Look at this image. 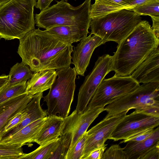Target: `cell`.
Masks as SVG:
<instances>
[{"label":"cell","instance_id":"obj_39","mask_svg":"<svg viewBox=\"0 0 159 159\" xmlns=\"http://www.w3.org/2000/svg\"><path fill=\"white\" fill-rule=\"evenodd\" d=\"M11 0H0V7L7 3Z\"/></svg>","mask_w":159,"mask_h":159},{"label":"cell","instance_id":"obj_21","mask_svg":"<svg viewBox=\"0 0 159 159\" xmlns=\"http://www.w3.org/2000/svg\"><path fill=\"white\" fill-rule=\"evenodd\" d=\"M91 5L90 17L91 19L98 18L107 14L127 9L128 6L134 0H95Z\"/></svg>","mask_w":159,"mask_h":159},{"label":"cell","instance_id":"obj_33","mask_svg":"<svg viewBox=\"0 0 159 159\" xmlns=\"http://www.w3.org/2000/svg\"><path fill=\"white\" fill-rule=\"evenodd\" d=\"M107 144L105 143L101 147L92 151L84 159H101L102 156L107 148Z\"/></svg>","mask_w":159,"mask_h":159},{"label":"cell","instance_id":"obj_20","mask_svg":"<svg viewBox=\"0 0 159 159\" xmlns=\"http://www.w3.org/2000/svg\"><path fill=\"white\" fill-rule=\"evenodd\" d=\"M104 107H96L87 109L80 115L73 131L72 141L68 151L73 148L99 114L105 111Z\"/></svg>","mask_w":159,"mask_h":159},{"label":"cell","instance_id":"obj_37","mask_svg":"<svg viewBox=\"0 0 159 159\" xmlns=\"http://www.w3.org/2000/svg\"><path fill=\"white\" fill-rule=\"evenodd\" d=\"M152 21V30L156 36L159 37V16H151Z\"/></svg>","mask_w":159,"mask_h":159},{"label":"cell","instance_id":"obj_19","mask_svg":"<svg viewBox=\"0 0 159 159\" xmlns=\"http://www.w3.org/2000/svg\"><path fill=\"white\" fill-rule=\"evenodd\" d=\"M43 97V93H37L33 96L25 107L28 112L27 117L3 137L11 135L29 124L47 116V110H43L40 105V101Z\"/></svg>","mask_w":159,"mask_h":159},{"label":"cell","instance_id":"obj_26","mask_svg":"<svg viewBox=\"0 0 159 159\" xmlns=\"http://www.w3.org/2000/svg\"><path fill=\"white\" fill-rule=\"evenodd\" d=\"M26 81L10 86L5 85L0 90V104L26 92Z\"/></svg>","mask_w":159,"mask_h":159},{"label":"cell","instance_id":"obj_2","mask_svg":"<svg viewBox=\"0 0 159 159\" xmlns=\"http://www.w3.org/2000/svg\"><path fill=\"white\" fill-rule=\"evenodd\" d=\"M159 45V38L149 22L142 20L118 44L112 56L111 71L117 75H130Z\"/></svg>","mask_w":159,"mask_h":159},{"label":"cell","instance_id":"obj_10","mask_svg":"<svg viewBox=\"0 0 159 159\" xmlns=\"http://www.w3.org/2000/svg\"><path fill=\"white\" fill-rule=\"evenodd\" d=\"M159 117L137 112L125 116L117 125L108 139L114 141L125 139L144 129L158 126Z\"/></svg>","mask_w":159,"mask_h":159},{"label":"cell","instance_id":"obj_27","mask_svg":"<svg viewBox=\"0 0 159 159\" xmlns=\"http://www.w3.org/2000/svg\"><path fill=\"white\" fill-rule=\"evenodd\" d=\"M24 153L20 145L0 143V159H20Z\"/></svg>","mask_w":159,"mask_h":159},{"label":"cell","instance_id":"obj_1","mask_svg":"<svg viewBox=\"0 0 159 159\" xmlns=\"http://www.w3.org/2000/svg\"><path fill=\"white\" fill-rule=\"evenodd\" d=\"M17 53L22 62L34 72L58 70L70 66L73 46L39 28L27 33L19 40Z\"/></svg>","mask_w":159,"mask_h":159},{"label":"cell","instance_id":"obj_29","mask_svg":"<svg viewBox=\"0 0 159 159\" xmlns=\"http://www.w3.org/2000/svg\"><path fill=\"white\" fill-rule=\"evenodd\" d=\"M130 10L139 16H159V0H156Z\"/></svg>","mask_w":159,"mask_h":159},{"label":"cell","instance_id":"obj_18","mask_svg":"<svg viewBox=\"0 0 159 159\" xmlns=\"http://www.w3.org/2000/svg\"><path fill=\"white\" fill-rule=\"evenodd\" d=\"M159 143V128L154 129L149 137L140 141H129L123 148L127 159H141L150 149Z\"/></svg>","mask_w":159,"mask_h":159},{"label":"cell","instance_id":"obj_16","mask_svg":"<svg viewBox=\"0 0 159 159\" xmlns=\"http://www.w3.org/2000/svg\"><path fill=\"white\" fill-rule=\"evenodd\" d=\"M47 116L29 124L11 135L2 138L0 141V143L17 144L22 146L27 143H32L33 139L45 122Z\"/></svg>","mask_w":159,"mask_h":159},{"label":"cell","instance_id":"obj_28","mask_svg":"<svg viewBox=\"0 0 159 159\" xmlns=\"http://www.w3.org/2000/svg\"><path fill=\"white\" fill-rule=\"evenodd\" d=\"M89 136L87 132L78 140L73 148L68 151L66 159H81L86 140Z\"/></svg>","mask_w":159,"mask_h":159},{"label":"cell","instance_id":"obj_12","mask_svg":"<svg viewBox=\"0 0 159 159\" xmlns=\"http://www.w3.org/2000/svg\"><path fill=\"white\" fill-rule=\"evenodd\" d=\"M106 42L99 36L91 33L82 39L73 48L72 63L77 75L84 76L93 52L96 48Z\"/></svg>","mask_w":159,"mask_h":159},{"label":"cell","instance_id":"obj_14","mask_svg":"<svg viewBox=\"0 0 159 159\" xmlns=\"http://www.w3.org/2000/svg\"><path fill=\"white\" fill-rule=\"evenodd\" d=\"M33 96L26 92L0 104V141L1 132L8 122L25 108Z\"/></svg>","mask_w":159,"mask_h":159},{"label":"cell","instance_id":"obj_8","mask_svg":"<svg viewBox=\"0 0 159 159\" xmlns=\"http://www.w3.org/2000/svg\"><path fill=\"white\" fill-rule=\"evenodd\" d=\"M140 85L130 75L121 76L115 75L110 78L104 79L90 100L87 109L104 107L132 92Z\"/></svg>","mask_w":159,"mask_h":159},{"label":"cell","instance_id":"obj_17","mask_svg":"<svg viewBox=\"0 0 159 159\" xmlns=\"http://www.w3.org/2000/svg\"><path fill=\"white\" fill-rule=\"evenodd\" d=\"M57 77V71L45 70L33 74L27 82L26 93L33 96L49 89Z\"/></svg>","mask_w":159,"mask_h":159},{"label":"cell","instance_id":"obj_40","mask_svg":"<svg viewBox=\"0 0 159 159\" xmlns=\"http://www.w3.org/2000/svg\"><path fill=\"white\" fill-rule=\"evenodd\" d=\"M52 0V1L53 0Z\"/></svg>","mask_w":159,"mask_h":159},{"label":"cell","instance_id":"obj_34","mask_svg":"<svg viewBox=\"0 0 159 159\" xmlns=\"http://www.w3.org/2000/svg\"><path fill=\"white\" fill-rule=\"evenodd\" d=\"M141 159H159V143L150 149Z\"/></svg>","mask_w":159,"mask_h":159},{"label":"cell","instance_id":"obj_36","mask_svg":"<svg viewBox=\"0 0 159 159\" xmlns=\"http://www.w3.org/2000/svg\"><path fill=\"white\" fill-rule=\"evenodd\" d=\"M52 2V0H37L35 7L41 11L49 7Z\"/></svg>","mask_w":159,"mask_h":159},{"label":"cell","instance_id":"obj_25","mask_svg":"<svg viewBox=\"0 0 159 159\" xmlns=\"http://www.w3.org/2000/svg\"><path fill=\"white\" fill-rule=\"evenodd\" d=\"M58 138L40 146L34 151L24 153L20 159H48L58 143Z\"/></svg>","mask_w":159,"mask_h":159},{"label":"cell","instance_id":"obj_11","mask_svg":"<svg viewBox=\"0 0 159 159\" xmlns=\"http://www.w3.org/2000/svg\"><path fill=\"white\" fill-rule=\"evenodd\" d=\"M128 112L125 111L103 119L87 131L89 136L87 139L83 156L84 158L93 150L103 145Z\"/></svg>","mask_w":159,"mask_h":159},{"label":"cell","instance_id":"obj_7","mask_svg":"<svg viewBox=\"0 0 159 159\" xmlns=\"http://www.w3.org/2000/svg\"><path fill=\"white\" fill-rule=\"evenodd\" d=\"M56 71V78L43 98L47 106V115L64 118L68 116L73 100L77 73L75 67L70 66Z\"/></svg>","mask_w":159,"mask_h":159},{"label":"cell","instance_id":"obj_3","mask_svg":"<svg viewBox=\"0 0 159 159\" xmlns=\"http://www.w3.org/2000/svg\"><path fill=\"white\" fill-rule=\"evenodd\" d=\"M37 0H11L0 7V39L23 38L35 28L34 7Z\"/></svg>","mask_w":159,"mask_h":159},{"label":"cell","instance_id":"obj_31","mask_svg":"<svg viewBox=\"0 0 159 159\" xmlns=\"http://www.w3.org/2000/svg\"><path fill=\"white\" fill-rule=\"evenodd\" d=\"M101 159H127L123 148L118 144L111 145L104 152Z\"/></svg>","mask_w":159,"mask_h":159},{"label":"cell","instance_id":"obj_35","mask_svg":"<svg viewBox=\"0 0 159 159\" xmlns=\"http://www.w3.org/2000/svg\"><path fill=\"white\" fill-rule=\"evenodd\" d=\"M156 0H134L128 6L127 10H131Z\"/></svg>","mask_w":159,"mask_h":159},{"label":"cell","instance_id":"obj_9","mask_svg":"<svg viewBox=\"0 0 159 159\" xmlns=\"http://www.w3.org/2000/svg\"><path fill=\"white\" fill-rule=\"evenodd\" d=\"M111 64L112 56L108 54L98 58L92 70L85 77L79 89L75 109L78 113L82 114L87 110V106L99 85L111 71Z\"/></svg>","mask_w":159,"mask_h":159},{"label":"cell","instance_id":"obj_30","mask_svg":"<svg viewBox=\"0 0 159 159\" xmlns=\"http://www.w3.org/2000/svg\"><path fill=\"white\" fill-rule=\"evenodd\" d=\"M27 115V111L25 108L10 120L1 132L0 137L1 139L7 133L21 123Z\"/></svg>","mask_w":159,"mask_h":159},{"label":"cell","instance_id":"obj_6","mask_svg":"<svg viewBox=\"0 0 159 159\" xmlns=\"http://www.w3.org/2000/svg\"><path fill=\"white\" fill-rule=\"evenodd\" d=\"M142 20L140 16L132 11L122 9L91 19L90 33L106 42L112 41L118 44Z\"/></svg>","mask_w":159,"mask_h":159},{"label":"cell","instance_id":"obj_13","mask_svg":"<svg viewBox=\"0 0 159 159\" xmlns=\"http://www.w3.org/2000/svg\"><path fill=\"white\" fill-rule=\"evenodd\" d=\"M159 46L151 52L130 75L139 83L159 82Z\"/></svg>","mask_w":159,"mask_h":159},{"label":"cell","instance_id":"obj_4","mask_svg":"<svg viewBox=\"0 0 159 159\" xmlns=\"http://www.w3.org/2000/svg\"><path fill=\"white\" fill-rule=\"evenodd\" d=\"M56 2L35 15V23L39 28L48 30L57 26L75 25L89 29L91 0H86L77 7L70 5L68 0Z\"/></svg>","mask_w":159,"mask_h":159},{"label":"cell","instance_id":"obj_5","mask_svg":"<svg viewBox=\"0 0 159 159\" xmlns=\"http://www.w3.org/2000/svg\"><path fill=\"white\" fill-rule=\"evenodd\" d=\"M109 117L134 109L137 112L159 117V82L143 84L132 92L104 107Z\"/></svg>","mask_w":159,"mask_h":159},{"label":"cell","instance_id":"obj_23","mask_svg":"<svg viewBox=\"0 0 159 159\" xmlns=\"http://www.w3.org/2000/svg\"><path fill=\"white\" fill-rule=\"evenodd\" d=\"M32 72L29 66L22 62L17 63L10 69L6 85L10 86L26 81L32 77Z\"/></svg>","mask_w":159,"mask_h":159},{"label":"cell","instance_id":"obj_38","mask_svg":"<svg viewBox=\"0 0 159 159\" xmlns=\"http://www.w3.org/2000/svg\"><path fill=\"white\" fill-rule=\"evenodd\" d=\"M8 75L5 74L0 75V90L5 87L8 80Z\"/></svg>","mask_w":159,"mask_h":159},{"label":"cell","instance_id":"obj_32","mask_svg":"<svg viewBox=\"0 0 159 159\" xmlns=\"http://www.w3.org/2000/svg\"><path fill=\"white\" fill-rule=\"evenodd\" d=\"M154 129V128H149L139 132L128 139L122 140L120 143H125L129 141L137 142L144 140L152 135Z\"/></svg>","mask_w":159,"mask_h":159},{"label":"cell","instance_id":"obj_24","mask_svg":"<svg viewBox=\"0 0 159 159\" xmlns=\"http://www.w3.org/2000/svg\"><path fill=\"white\" fill-rule=\"evenodd\" d=\"M73 131L64 133L60 135L58 138L57 145L48 159H66L71 143Z\"/></svg>","mask_w":159,"mask_h":159},{"label":"cell","instance_id":"obj_15","mask_svg":"<svg viewBox=\"0 0 159 159\" xmlns=\"http://www.w3.org/2000/svg\"><path fill=\"white\" fill-rule=\"evenodd\" d=\"M64 118L58 116H48L32 143L40 145L58 139L61 135Z\"/></svg>","mask_w":159,"mask_h":159},{"label":"cell","instance_id":"obj_22","mask_svg":"<svg viewBox=\"0 0 159 159\" xmlns=\"http://www.w3.org/2000/svg\"><path fill=\"white\" fill-rule=\"evenodd\" d=\"M89 29L75 25L60 26L46 30L59 39L72 44L87 36Z\"/></svg>","mask_w":159,"mask_h":159}]
</instances>
